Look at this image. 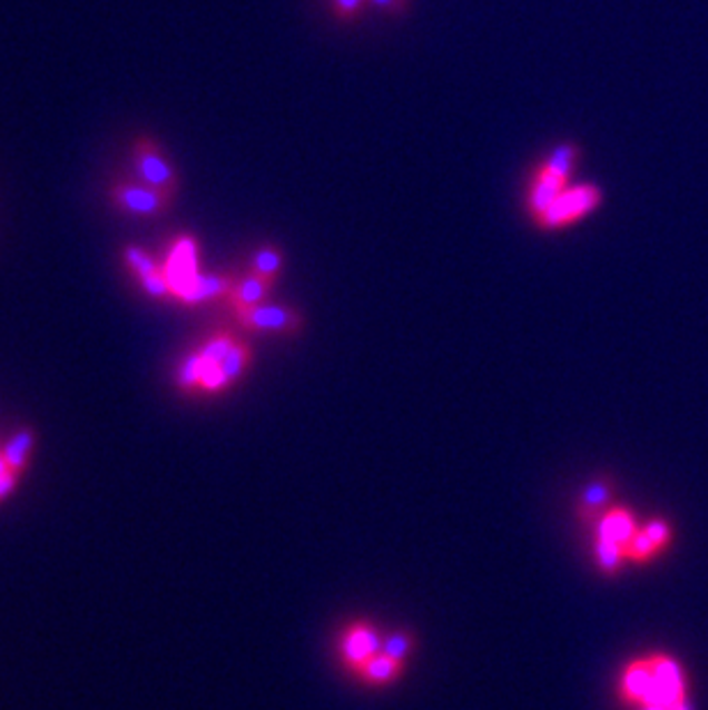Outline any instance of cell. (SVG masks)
Segmentation results:
<instances>
[{
	"label": "cell",
	"mask_w": 708,
	"mask_h": 710,
	"mask_svg": "<svg viewBox=\"0 0 708 710\" xmlns=\"http://www.w3.org/2000/svg\"><path fill=\"white\" fill-rule=\"evenodd\" d=\"M134 172L138 177V183L159 189L168 196H175L177 172L173 164L161 155L159 146L148 136H138L134 140Z\"/></svg>",
	"instance_id": "cell-1"
},
{
	"label": "cell",
	"mask_w": 708,
	"mask_h": 710,
	"mask_svg": "<svg viewBox=\"0 0 708 710\" xmlns=\"http://www.w3.org/2000/svg\"><path fill=\"white\" fill-rule=\"evenodd\" d=\"M109 198L120 211H125V215L140 219L166 215L173 203V196L153 189L144 183H116L109 191Z\"/></svg>",
	"instance_id": "cell-2"
},
{
	"label": "cell",
	"mask_w": 708,
	"mask_h": 710,
	"mask_svg": "<svg viewBox=\"0 0 708 710\" xmlns=\"http://www.w3.org/2000/svg\"><path fill=\"white\" fill-rule=\"evenodd\" d=\"M600 198H603V194H600V189L593 187V185H582V187H576V189H566L552 203V207L545 211V215L539 217V224L545 230L569 226L576 219H582V217L589 215V211H593L600 205Z\"/></svg>",
	"instance_id": "cell-3"
},
{
	"label": "cell",
	"mask_w": 708,
	"mask_h": 710,
	"mask_svg": "<svg viewBox=\"0 0 708 710\" xmlns=\"http://www.w3.org/2000/svg\"><path fill=\"white\" fill-rule=\"evenodd\" d=\"M653 667V690L645 706H675L688 699V683L681 664L671 655H649ZM642 708V706H640Z\"/></svg>",
	"instance_id": "cell-4"
},
{
	"label": "cell",
	"mask_w": 708,
	"mask_h": 710,
	"mask_svg": "<svg viewBox=\"0 0 708 710\" xmlns=\"http://www.w3.org/2000/svg\"><path fill=\"white\" fill-rule=\"evenodd\" d=\"M237 323L244 329L252 332H272V334H283V332H295L302 325V317L297 310L288 306H272V304H258L252 308L235 310Z\"/></svg>",
	"instance_id": "cell-5"
},
{
	"label": "cell",
	"mask_w": 708,
	"mask_h": 710,
	"mask_svg": "<svg viewBox=\"0 0 708 710\" xmlns=\"http://www.w3.org/2000/svg\"><path fill=\"white\" fill-rule=\"evenodd\" d=\"M164 274L170 286V297H175V293H180L198 274V246L194 237H180L173 244L170 256L164 265Z\"/></svg>",
	"instance_id": "cell-6"
},
{
	"label": "cell",
	"mask_w": 708,
	"mask_h": 710,
	"mask_svg": "<svg viewBox=\"0 0 708 710\" xmlns=\"http://www.w3.org/2000/svg\"><path fill=\"white\" fill-rule=\"evenodd\" d=\"M125 263L129 265V269L134 272V276L140 280L144 290L155 297V299H164L170 295V286L166 280L164 267H159L155 263V258L140 246H127L125 248Z\"/></svg>",
	"instance_id": "cell-7"
},
{
	"label": "cell",
	"mask_w": 708,
	"mask_h": 710,
	"mask_svg": "<svg viewBox=\"0 0 708 710\" xmlns=\"http://www.w3.org/2000/svg\"><path fill=\"white\" fill-rule=\"evenodd\" d=\"M233 288H235V280L228 274H200L198 272L180 293H175V299L187 304V306H198V304L215 302L222 297L226 299Z\"/></svg>",
	"instance_id": "cell-8"
},
{
	"label": "cell",
	"mask_w": 708,
	"mask_h": 710,
	"mask_svg": "<svg viewBox=\"0 0 708 710\" xmlns=\"http://www.w3.org/2000/svg\"><path fill=\"white\" fill-rule=\"evenodd\" d=\"M341 653L347 664L362 669L375 653H380V634L364 623L352 625L341 642Z\"/></svg>",
	"instance_id": "cell-9"
},
{
	"label": "cell",
	"mask_w": 708,
	"mask_h": 710,
	"mask_svg": "<svg viewBox=\"0 0 708 710\" xmlns=\"http://www.w3.org/2000/svg\"><path fill=\"white\" fill-rule=\"evenodd\" d=\"M653 690V667L651 660H635L626 667L621 679V694L637 706H645Z\"/></svg>",
	"instance_id": "cell-10"
},
{
	"label": "cell",
	"mask_w": 708,
	"mask_h": 710,
	"mask_svg": "<svg viewBox=\"0 0 708 710\" xmlns=\"http://www.w3.org/2000/svg\"><path fill=\"white\" fill-rule=\"evenodd\" d=\"M272 286L274 283L260 278V276H244L242 280H235V288L230 290V295L226 297V302L235 308V310H242V308H252V306H258L267 299V295L272 293Z\"/></svg>",
	"instance_id": "cell-11"
},
{
	"label": "cell",
	"mask_w": 708,
	"mask_h": 710,
	"mask_svg": "<svg viewBox=\"0 0 708 710\" xmlns=\"http://www.w3.org/2000/svg\"><path fill=\"white\" fill-rule=\"evenodd\" d=\"M637 534V524L626 509H612L598 522V539L626 548Z\"/></svg>",
	"instance_id": "cell-12"
},
{
	"label": "cell",
	"mask_w": 708,
	"mask_h": 710,
	"mask_svg": "<svg viewBox=\"0 0 708 710\" xmlns=\"http://www.w3.org/2000/svg\"><path fill=\"white\" fill-rule=\"evenodd\" d=\"M569 189V183L563 180H557V177H550L545 172L539 170L534 185H531V191H529V209L531 215H534L537 219L543 217L545 211L552 207V203Z\"/></svg>",
	"instance_id": "cell-13"
},
{
	"label": "cell",
	"mask_w": 708,
	"mask_h": 710,
	"mask_svg": "<svg viewBox=\"0 0 708 710\" xmlns=\"http://www.w3.org/2000/svg\"><path fill=\"white\" fill-rule=\"evenodd\" d=\"M580 159V148L576 144H561L559 148L552 150V155L545 159L541 172L550 175V177H557V180H563L569 183L571 175H573V168Z\"/></svg>",
	"instance_id": "cell-14"
},
{
	"label": "cell",
	"mask_w": 708,
	"mask_h": 710,
	"mask_svg": "<svg viewBox=\"0 0 708 710\" xmlns=\"http://www.w3.org/2000/svg\"><path fill=\"white\" fill-rule=\"evenodd\" d=\"M32 446H35V431L32 428H21L10 437V442L3 446V455H6V463H8L10 472L21 474L26 470Z\"/></svg>",
	"instance_id": "cell-15"
},
{
	"label": "cell",
	"mask_w": 708,
	"mask_h": 710,
	"mask_svg": "<svg viewBox=\"0 0 708 710\" xmlns=\"http://www.w3.org/2000/svg\"><path fill=\"white\" fill-rule=\"evenodd\" d=\"M362 677L368 681V683H375V686H384L389 681H396L401 673H403V662L389 658L386 653H375L362 669Z\"/></svg>",
	"instance_id": "cell-16"
},
{
	"label": "cell",
	"mask_w": 708,
	"mask_h": 710,
	"mask_svg": "<svg viewBox=\"0 0 708 710\" xmlns=\"http://www.w3.org/2000/svg\"><path fill=\"white\" fill-rule=\"evenodd\" d=\"M281 272H283V254L274 246H260L252 260V274L269 283H276Z\"/></svg>",
	"instance_id": "cell-17"
},
{
	"label": "cell",
	"mask_w": 708,
	"mask_h": 710,
	"mask_svg": "<svg viewBox=\"0 0 708 710\" xmlns=\"http://www.w3.org/2000/svg\"><path fill=\"white\" fill-rule=\"evenodd\" d=\"M249 364H252V347L237 341L228 357L222 362V373H224L226 386L233 384L237 377H242V373L249 368Z\"/></svg>",
	"instance_id": "cell-18"
},
{
	"label": "cell",
	"mask_w": 708,
	"mask_h": 710,
	"mask_svg": "<svg viewBox=\"0 0 708 710\" xmlns=\"http://www.w3.org/2000/svg\"><path fill=\"white\" fill-rule=\"evenodd\" d=\"M596 561L606 573H617L626 561V550L617 543L596 539Z\"/></svg>",
	"instance_id": "cell-19"
},
{
	"label": "cell",
	"mask_w": 708,
	"mask_h": 710,
	"mask_svg": "<svg viewBox=\"0 0 708 710\" xmlns=\"http://www.w3.org/2000/svg\"><path fill=\"white\" fill-rule=\"evenodd\" d=\"M623 550H626V561H635V563H647L660 552L658 545L645 534V529H637V534L630 539V543Z\"/></svg>",
	"instance_id": "cell-20"
},
{
	"label": "cell",
	"mask_w": 708,
	"mask_h": 710,
	"mask_svg": "<svg viewBox=\"0 0 708 710\" xmlns=\"http://www.w3.org/2000/svg\"><path fill=\"white\" fill-rule=\"evenodd\" d=\"M610 494H612V485L610 483H603V481L591 483L584 490V494H582V511L580 513L582 515H596L600 509L608 504Z\"/></svg>",
	"instance_id": "cell-21"
},
{
	"label": "cell",
	"mask_w": 708,
	"mask_h": 710,
	"mask_svg": "<svg viewBox=\"0 0 708 710\" xmlns=\"http://www.w3.org/2000/svg\"><path fill=\"white\" fill-rule=\"evenodd\" d=\"M235 338L230 336V334H217L215 338H209L200 349H198V354L200 357L205 359V362H209V364H222L228 354H230V349L235 347Z\"/></svg>",
	"instance_id": "cell-22"
},
{
	"label": "cell",
	"mask_w": 708,
	"mask_h": 710,
	"mask_svg": "<svg viewBox=\"0 0 708 710\" xmlns=\"http://www.w3.org/2000/svg\"><path fill=\"white\" fill-rule=\"evenodd\" d=\"M412 649H414V637L407 632L389 634L382 644V653H386L389 658H394L399 662H405L410 658Z\"/></svg>",
	"instance_id": "cell-23"
},
{
	"label": "cell",
	"mask_w": 708,
	"mask_h": 710,
	"mask_svg": "<svg viewBox=\"0 0 708 710\" xmlns=\"http://www.w3.org/2000/svg\"><path fill=\"white\" fill-rule=\"evenodd\" d=\"M200 375H203V359L200 354H191V357H187L180 366V371H177V386L185 388V392H191V388L200 386Z\"/></svg>",
	"instance_id": "cell-24"
},
{
	"label": "cell",
	"mask_w": 708,
	"mask_h": 710,
	"mask_svg": "<svg viewBox=\"0 0 708 710\" xmlns=\"http://www.w3.org/2000/svg\"><path fill=\"white\" fill-rule=\"evenodd\" d=\"M642 529H645V534L658 545V550H665L671 543V524L669 522L658 517V520L647 522Z\"/></svg>",
	"instance_id": "cell-25"
},
{
	"label": "cell",
	"mask_w": 708,
	"mask_h": 710,
	"mask_svg": "<svg viewBox=\"0 0 708 710\" xmlns=\"http://www.w3.org/2000/svg\"><path fill=\"white\" fill-rule=\"evenodd\" d=\"M362 8H364V0H334V10L343 19L357 17L362 12Z\"/></svg>",
	"instance_id": "cell-26"
},
{
	"label": "cell",
	"mask_w": 708,
	"mask_h": 710,
	"mask_svg": "<svg viewBox=\"0 0 708 710\" xmlns=\"http://www.w3.org/2000/svg\"><path fill=\"white\" fill-rule=\"evenodd\" d=\"M19 476H21V474H14V472L0 474V500H6V496L14 490V485H17Z\"/></svg>",
	"instance_id": "cell-27"
},
{
	"label": "cell",
	"mask_w": 708,
	"mask_h": 710,
	"mask_svg": "<svg viewBox=\"0 0 708 710\" xmlns=\"http://www.w3.org/2000/svg\"><path fill=\"white\" fill-rule=\"evenodd\" d=\"M368 3H373L382 10H394V12H401L405 8V0H368Z\"/></svg>",
	"instance_id": "cell-28"
},
{
	"label": "cell",
	"mask_w": 708,
	"mask_h": 710,
	"mask_svg": "<svg viewBox=\"0 0 708 710\" xmlns=\"http://www.w3.org/2000/svg\"><path fill=\"white\" fill-rule=\"evenodd\" d=\"M669 710H692V706H690L688 699H686V701H679V703H675V706H669Z\"/></svg>",
	"instance_id": "cell-29"
},
{
	"label": "cell",
	"mask_w": 708,
	"mask_h": 710,
	"mask_svg": "<svg viewBox=\"0 0 708 710\" xmlns=\"http://www.w3.org/2000/svg\"><path fill=\"white\" fill-rule=\"evenodd\" d=\"M6 472H10V470H8V463H6V455H3V451H0V474H6Z\"/></svg>",
	"instance_id": "cell-30"
}]
</instances>
